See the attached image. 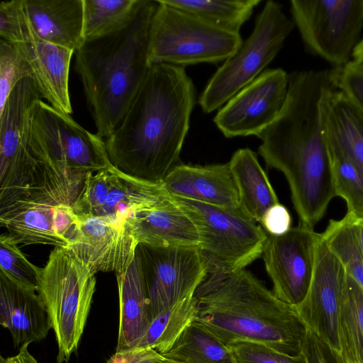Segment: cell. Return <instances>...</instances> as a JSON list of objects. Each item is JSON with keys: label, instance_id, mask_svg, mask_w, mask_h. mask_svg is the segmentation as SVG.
Instances as JSON below:
<instances>
[{"label": "cell", "instance_id": "cell-10", "mask_svg": "<svg viewBox=\"0 0 363 363\" xmlns=\"http://www.w3.org/2000/svg\"><path fill=\"white\" fill-rule=\"evenodd\" d=\"M135 255L146 289L151 318L194 295L208 272L200 248L140 243Z\"/></svg>", "mask_w": 363, "mask_h": 363}, {"label": "cell", "instance_id": "cell-1", "mask_svg": "<svg viewBox=\"0 0 363 363\" xmlns=\"http://www.w3.org/2000/svg\"><path fill=\"white\" fill-rule=\"evenodd\" d=\"M195 104V86L184 67L152 64L121 122L104 140L111 165L138 179L162 183L181 163Z\"/></svg>", "mask_w": 363, "mask_h": 363}, {"label": "cell", "instance_id": "cell-11", "mask_svg": "<svg viewBox=\"0 0 363 363\" xmlns=\"http://www.w3.org/2000/svg\"><path fill=\"white\" fill-rule=\"evenodd\" d=\"M169 197L162 183L140 180L112 167L89 173L71 206L78 216L130 225L140 212Z\"/></svg>", "mask_w": 363, "mask_h": 363}, {"label": "cell", "instance_id": "cell-28", "mask_svg": "<svg viewBox=\"0 0 363 363\" xmlns=\"http://www.w3.org/2000/svg\"><path fill=\"white\" fill-rule=\"evenodd\" d=\"M196 314L197 301L194 295L152 319L135 347H151L162 355L166 354L194 322Z\"/></svg>", "mask_w": 363, "mask_h": 363}, {"label": "cell", "instance_id": "cell-43", "mask_svg": "<svg viewBox=\"0 0 363 363\" xmlns=\"http://www.w3.org/2000/svg\"><path fill=\"white\" fill-rule=\"evenodd\" d=\"M159 363H177V362H173L169 359L164 358L160 362H159Z\"/></svg>", "mask_w": 363, "mask_h": 363}, {"label": "cell", "instance_id": "cell-36", "mask_svg": "<svg viewBox=\"0 0 363 363\" xmlns=\"http://www.w3.org/2000/svg\"><path fill=\"white\" fill-rule=\"evenodd\" d=\"M301 352L307 363H348L342 354L307 329Z\"/></svg>", "mask_w": 363, "mask_h": 363}, {"label": "cell", "instance_id": "cell-39", "mask_svg": "<svg viewBox=\"0 0 363 363\" xmlns=\"http://www.w3.org/2000/svg\"><path fill=\"white\" fill-rule=\"evenodd\" d=\"M164 357L151 347H134L113 354L106 363H159Z\"/></svg>", "mask_w": 363, "mask_h": 363}, {"label": "cell", "instance_id": "cell-42", "mask_svg": "<svg viewBox=\"0 0 363 363\" xmlns=\"http://www.w3.org/2000/svg\"><path fill=\"white\" fill-rule=\"evenodd\" d=\"M358 225L359 240L362 252L363 254V219H357Z\"/></svg>", "mask_w": 363, "mask_h": 363}, {"label": "cell", "instance_id": "cell-18", "mask_svg": "<svg viewBox=\"0 0 363 363\" xmlns=\"http://www.w3.org/2000/svg\"><path fill=\"white\" fill-rule=\"evenodd\" d=\"M172 196L228 208H240L238 188L229 162L177 165L162 182Z\"/></svg>", "mask_w": 363, "mask_h": 363}, {"label": "cell", "instance_id": "cell-8", "mask_svg": "<svg viewBox=\"0 0 363 363\" xmlns=\"http://www.w3.org/2000/svg\"><path fill=\"white\" fill-rule=\"evenodd\" d=\"M171 197L196 225L206 261L236 270L245 269L262 255L269 234L240 208Z\"/></svg>", "mask_w": 363, "mask_h": 363}, {"label": "cell", "instance_id": "cell-26", "mask_svg": "<svg viewBox=\"0 0 363 363\" xmlns=\"http://www.w3.org/2000/svg\"><path fill=\"white\" fill-rule=\"evenodd\" d=\"M339 335L347 362L363 363V289L348 274L341 298Z\"/></svg>", "mask_w": 363, "mask_h": 363}, {"label": "cell", "instance_id": "cell-33", "mask_svg": "<svg viewBox=\"0 0 363 363\" xmlns=\"http://www.w3.org/2000/svg\"><path fill=\"white\" fill-rule=\"evenodd\" d=\"M32 77V70L16 45L0 40V111L10 94L23 79Z\"/></svg>", "mask_w": 363, "mask_h": 363}, {"label": "cell", "instance_id": "cell-40", "mask_svg": "<svg viewBox=\"0 0 363 363\" xmlns=\"http://www.w3.org/2000/svg\"><path fill=\"white\" fill-rule=\"evenodd\" d=\"M28 344L22 345L18 352L8 357H0V363H39L28 350Z\"/></svg>", "mask_w": 363, "mask_h": 363}, {"label": "cell", "instance_id": "cell-2", "mask_svg": "<svg viewBox=\"0 0 363 363\" xmlns=\"http://www.w3.org/2000/svg\"><path fill=\"white\" fill-rule=\"evenodd\" d=\"M206 262V277L194 294V323L228 347L251 340L288 355L301 354L307 328L296 306L278 299L245 269Z\"/></svg>", "mask_w": 363, "mask_h": 363}, {"label": "cell", "instance_id": "cell-4", "mask_svg": "<svg viewBox=\"0 0 363 363\" xmlns=\"http://www.w3.org/2000/svg\"><path fill=\"white\" fill-rule=\"evenodd\" d=\"M28 143L33 154L78 194L89 173L113 167L104 139L43 99L30 106Z\"/></svg>", "mask_w": 363, "mask_h": 363}, {"label": "cell", "instance_id": "cell-34", "mask_svg": "<svg viewBox=\"0 0 363 363\" xmlns=\"http://www.w3.org/2000/svg\"><path fill=\"white\" fill-rule=\"evenodd\" d=\"M33 26L26 13L23 0L2 1L0 3L1 39L13 44L23 43Z\"/></svg>", "mask_w": 363, "mask_h": 363}, {"label": "cell", "instance_id": "cell-14", "mask_svg": "<svg viewBox=\"0 0 363 363\" xmlns=\"http://www.w3.org/2000/svg\"><path fill=\"white\" fill-rule=\"evenodd\" d=\"M347 275L320 234L309 289L296 308L306 328L340 353L339 315Z\"/></svg>", "mask_w": 363, "mask_h": 363}, {"label": "cell", "instance_id": "cell-31", "mask_svg": "<svg viewBox=\"0 0 363 363\" xmlns=\"http://www.w3.org/2000/svg\"><path fill=\"white\" fill-rule=\"evenodd\" d=\"M328 145L335 196L345 201L347 213L363 219V173L342 152Z\"/></svg>", "mask_w": 363, "mask_h": 363}, {"label": "cell", "instance_id": "cell-19", "mask_svg": "<svg viewBox=\"0 0 363 363\" xmlns=\"http://www.w3.org/2000/svg\"><path fill=\"white\" fill-rule=\"evenodd\" d=\"M0 324L15 348L46 338L52 325L37 291L22 287L0 274Z\"/></svg>", "mask_w": 363, "mask_h": 363}, {"label": "cell", "instance_id": "cell-17", "mask_svg": "<svg viewBox=\"0 0 363 363\" xmlns=\"http://www.w3.org/2000/svg\"><path fill=\"white\" fill-rule=\"evenodd\" d=\"M14 45L29 64L41 97L55 109L70 115L69 73L74 52L43 40L34 29L24 42Z\"/></svg>", "mask_w": 363, "mask_h": 363}, {"label": "cell", "instance_id": "cell-12", "mask_svg": "<svg viewBox=\"0 0 363 363\" xmlns=\"http://www.w3.org/2000/svg\"><path fill=\"white\" fill-rule=\"evenodd\" d=\"M320 236V233L301 224L282 235H268L263 261L272 281V292L282 302L296 306L305 298Z\"/></svg>", "mask_w": 363, "mask_h": 363}, {"label": "cell", "instance_id": "cell-35", "mask_svg": "<svg viewBox=\"0 0 363 363\" xmlns=\"http://www.w3.org/2000/svg\"><path fill=\"white\" fill-rule=\"evenodd\" d=\"M237 363H307L303 354L291 356L251 340L237 341L229 346Z\"/></svg>", "mask_w": 363, "mask_h": 363}, {"label": "cell", "instance_id": "cell-29", "mask_svg": "<svg viewBox=\"0 0 363 363\" xmlns=\"http://www.w3.org/2000/svg\"><path fill=\"white\" fill-rule=\"evenodd\" d=\"M213 25L238 32L261 0H161Z\"/></svg>", "mask_w": 363, "mask_h": 363}, {"label": "cell", "instance_id": "cell-3", "mask_svg": "<svg viewBox=\"0 0 363 363\" xmlns=\"http://www.w3.org/2000/svg\"><path fill=\"white\" fill-rule=\"evenodd\" d=\"M157 0H146L134 22L113 36L84 43L75 68L101 138L121 122L148 72L149 35Z\"/></svg>", "mask_w": 363, "mask_h": 363}, {"label": "cell", "instance_id": "cell-41", "mask_svg": "<svg viewBox=\"0 0 363 363\" xmlns=\"http://www.w3.org/2000/svg\"><path fill=\"white\" fill-rule=\"evenodd\" d=\"M353 61L363 63V38L356 45L352 53Z\"/></svg>", "mask_w": 363, "mask_h": 363}, {"label": "cell", "instance_id": "cell-9", "mask_svg": "<svg viewBox=\"0 0 363 363\" xmlns=\"http://www.w3.org/2000/svg\"><path fill=\"white\" fill-rule=\"evenodd\" d=\"M306 50L335 67L348 64L363 28V0H292Z\"/></svg>", "mask_w": 363, "mask_h": 363}, {"label": "cell", "instance_id": "cell-32", "mask_svg": "<svg viewBox=\"0 0 363 363\" xmlns=\"http://www.w3.org/2000/svg\"><path fill=\"white\" fill-rule=\"evenodd\" d=\"M9 233L0 237V274L13 283L38 291L41 269L32 264Z\"/></svg>", "mask_w": 363, "mask_h": 363}, {"label": "cell", "instance_id": "cell-25", "mask_svg": "<svg viewBox=\"0 0 363 363\" xmlns=\"http://www.w3.org/2000/svg\"><path fill=\"white\" fill-rule=\"evenodd\" d=\"M84 43L113 36L135 20L146 0H82Z\"/></svg>", "mask_w": 363, "mask_h": 363}, {"label": "cell", "instance_id": "cell-13", "mask_svg": "<svg viewBox=\"0 0 363 363\" xmlns=\"http://www.w3.org/2000/svg\"><path fill=\"white\" fill-rule=\"evenodd\" d=\"M288 86L284 69H265L218 110L214 123L226 138L258 137L281 112Z\"/></svg>", "mask_w": 363, "mask_h": 363}, {"label": "cell", "instance_id": "cell-23", "mask_svg": "<svg viewBox=\"0 0 363 363\" xmlns=\"http://www.w3.org/2000/svg\"><path fill=\"white\" fill-rule=\"evenodd\" d=\"M324 119L328 143L363 173V112L338 89L325 102Z\"/></svg>", "mask_w": 363, "mask_h": 363}, {"label": "cell", "instance_id": "cell-6", "mask_svg": "<svg viewBox=\"0 0 363 363\" xmlns=\"http://www.w3.org/2000/svg\"><path fill=\"white\" fill-rule=\"evenodd\" d=\"M157 1L149 35L150 65L165 63L184 67L225 62L242 45L240 33Z\"/></svg>", "mask_w": 363, "mask_h": 363}, {"label": "cell", "instance_id": "cell-15", "mask_svg": "<svg viewBox=\"0 0 363 363\" xmlns=\"http://www.w3.org/2000/svg\"><path fill=\"white\" fill-rule=\"evenodd\" d=\"M77 217V231L67 247L96 272H124L133 260L138 245L131 227L97 216Z\"/></svg>", "mask_w": 363, "mask_h": 363}, {"label": "cell", "instance_id": "cell-27", "mask_svg": "<svg viewBox=\"0 0 363 363\" xmlns=\"http://www.w3.org/2000/svg\"><path fill=\"white\" fill-rule=\"evenodd\" d=\"M162 357L177 363H237L230 347L194 322Z\"/></svg>", "mask_w": 363, "mask_h": 363}, {"label": "cell", "instance_id": "cell-38", "mask_svg": "<svg viewBox=\"0 0 363 363\" xmlns=\"http://www.w3.org/2000/svg\"><path fill=\"white\" fill-rule=\"evenodd\" d=\"M291 216L286 206L278 203L264 215L260 223L269 235H282L291 229Z\"/></svg>", "mask_w": 363, "mask_h": 363}, {"label": "cell", "instance_id": "cell-16", "mask_svg": "<svg viewBox=\"0 0 363 363\" xmlns=\"http://www.w3.org/2000/svg\"><path fill=\"white\" fill-rule=\"evenodd\" d=\"M0 224L18 244L67 247L74 238L77 217L65 203H16L0 210Z\"/></svg>", "mask_w": 363, "mask_h": 363}, {"label": "cell", "instance_id": "cell-20", "mask_svg": "<svg viewBox=\"0 0 363 363\" xmlns=\"http://www.w3.org/2000/svg\"><path fill=\"white\" fill-rule=\"evenodd\" d=\"M138 245L200 248L199 230L170 197L140 212L130 223Z\"/></svg>", "mask_w": 363, "mask_h": 363}, {"label": "cell", "instance_id": "cell-37", "mask_svg": "<svg viewBox=\"0 0 363 363\" xmlns=\"http://www.w3.org/2000/svg\"><path fill=\"white\" fill-rule=\"evenodd\" d=\"M339 89L363 112V63L352 60L342 67Z\"/></svg>", "mask_w": 363, "mask_h": 363}, {"label": "cell", "instance_id": "cell-7", "mask_svg": "<svg viewBox=\"0 0 363 363\" xmlns=\"http://www.w3.org/2000/svg\"><path fill=\"white\" fill-rule=\"evenodd\" d=\"M294 27L281 5L267 1L256 18L250 36L210 78L198 99L201 110L210 113L220 109L262 73L279 52Z\"/></svg>", "mask_w": 363, "mask_h": 363}, {"label": "cell", "instance_id": "cell-24", "mask_svg": "<svg viewBox=\"0 0 363 363\" xmlns=\"http://www.w3.org/2000/svg\"><path fill=\"white\" fill-rule=\"evenodd\" d=\"M229 164L239 191L240 208L260 223L265 213L279 201L257 154L247 147L238 149Z\"/></svg>", "mask_w": 363, "mask_h": 363}, {"label": "cell", "instance_id": "cell-21", "mask_svg": "<svg viewBox=\"0 0 363 363\" xmlns=\"http://www.w3.org/2000/svg\"><path fill=\"white\" fill-rule=\"evenodd\" d=\"M36 35L74 52L84 45L82 0H23Z\"/></svg>", "mask_w": 363, "mask_h": 363}, {"label": "cell", "instance_id": "cell-5", "mask_svg": "<svg viewBox=\"0 0 363 363\" xmlns=\"http://www.w3.org/2000/svg\"><path fill=\"white\" fill-rule=\"evenodd\" d=\"M96 272L67 247H55L41 269L38 293L57 345V363L77 351L96 290Z\"/></svg>", "mask_w": 363, "mask_h": 363}, {"label": "cell", "instance_id": "cell-22", "mask_svg": "<svg viewBox=\"0 0 363 363\" xmlns=\"http://www.w3.org/2000/svg\"><path fill=\"white\" fill-rule=\"evenodd\" d=\"M119 297V325L116 352L135 347L151 320L149 302L139 260L116 274Z\"/></svg>", "mask_w": 363, "mask_h": 363}, {"label": "cell", "instance_id": "cell-30", "mask_svg": "<svg viewBox=\"0 0 363 363\" xmlns=\"http://www.w3.org/2000/svg\"><path fill=\"white\" fill-rule=\"evenodd\" d=\"M321 237L337 257L348 275L363 289V254L360 247L357 218L346 215L330 220Z\"/></svg>", "mask_w": 363, "mask_h": 363}]
</instances>
